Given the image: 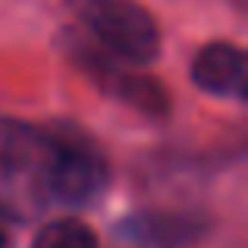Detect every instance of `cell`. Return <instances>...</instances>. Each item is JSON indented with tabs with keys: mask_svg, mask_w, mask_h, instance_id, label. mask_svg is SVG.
<instances>
[{
	"mask_svg": "<svg viewBox=\"0 0 248 248\" xmlns=\"http://www.w3.org/2000/svg\"><path fill=\"white\" fill-rule=\"evenodd\" d=\"M0 170L25 176L54 204L88 207L110 182V164L73 123H0Z\"/></svg>",
	"mask_w": 248,
	"mask_h": 248,
	"instance_id": "6da1fadb",
	"label": "cell"
},
{
	"mask_svg": "<svg viewBox=\"0 0 248 248\" xmlns=\"http://www.w3.org/2000/svg\"><path fill=\"white\" fill-rule=\"evenodd\" d=\"M207 217L198 211H141L123 220L120 236L141 248H186L207 232Z\"/></svg>",
	"mask_w": 248,
	"mask_h": 248,
	"instance_id": "277c9868",
	"label": "cell"
},
{
	"mask_svg": "<svg viewBox=\"0 0 248 248\" xmlns=\"http://www.w3.org/2000/svg\"><path fill=\"white\" fill-rule=\"evenodd\" d=\"M232 3H236V6H239V10H242V6H245V0H232Z\"/></svg>",
	"mask_w": 248,
	"mask_h": 248,
	"instance_id": "ba28073f",
	"label": "cell"
},
{
	"mask_svg": "<svg viewBox=\"0 0 248 248\" xmlns=\"http://www.w3.org/2000/svg\"><path fill=\"white\" fill-rule=\"evenodd\" d=\"M31 248H97V236L88 223L73 217L44 223L38 236L31 239Z\"/></svg>",
	"mask_w": 248,
	"mask_h": 248,
	"instance_id": "8992f818",
	"label": "cell"
},
{
	"mask_svg": "<svg viewBox=\"0 0 248 248\" xmlns=\"http://www.w3.org/2000/svg\"><path fill=\"white\" fill-rule=\"evenodd\" d=\"M63 47H66L69 60L88 76L104 94L123 101L126 107L139 110L141 116H151V120H164L170 113V94L154 76L139 73L141 66L116 60L113 54H107L104 47H97L91 38H85L82 31L63 38Z\"/></svg>",
	"mask_w": 248,
	"mask_h": 248,
	"instance_id": "3957f363",
	"label": "cell"
},
{
	"mask_svg": "<svg viewBox=\"0 0 248 248\" xmlns=\"http://www.w3.org/2000/svg\"><path fill=\"white\" fill-rule=\"evenodd\" d=\"M0 248H13V245H10V239H6V232H3V230H0Z\"/></svg>",
	"mask_w": 248,
	"mask_h": 248,
	"instance_id": "52a82bcc",
	"label": "cell"
},
{
	"mask_svg": "<svg viewBox=\"0 0 248 248\" xmlns=\"http://www.w3.org/2000/svg\"><path fill=\"white\" fill-rule=\"evenodd\" d=\"M69 16L85 38L132 66L160 57V25L139 0H66Z\"/></svg>",
	"mask_w": 248,
	"mask_h": 248,
	"instance_id": "7a4b0ae2",
	"label": "cell"
},
{
	"mask_svg": "<svg viewBox=\"0 0 248 248\" xmlns=\"http://www.w3.org/2000/svg\"><path fill=\"white\" fill-rule=\"evenodd\" d=\"M245 73H248L245 50L232 41L204 44L192 60V82L214 97L245 101V94H248Z\"/></svg>",
	"mask_w": 248,
	"mask_h": 248,
	"instance_id": "5b68a950",
	"label": "cell"
}]
</instances>
